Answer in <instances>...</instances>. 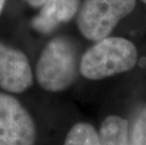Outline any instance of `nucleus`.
<instances>
[{
	"label": "nucleus",
	"instance_id": "7",
	"mask_svg": "<svg viewBox=\"0 0 146 145\" xmlns=\"http://www.w3.org/2000/svg\"><path fill=\"white\" fill-rule=\"evenodd\" d=\"M129 134L127 120L117 115L107 117L99 131L101 145H129Z\"/></svg>",
	"mask_w": 146,
	"mask_h": 145
},
{
	"label": "nucleus",
	"instance_id": "2",
	"mask_svg": "<svg viewBox=\"0 0 146 145\" xmlns=\"http://www.w3.org/2000/svg\"><path fill=\"white\" fill-rule=\"evenodd\" d=\"M76 73V54L72 42L62 37L49 42L37 63L39 85L51 92L64 91L74 83Z\"/></svg>",
	"mask_w": 146,
	"mask_h": 145
},
{
	"label": "nucleus",
	"instance_id": "11",
	"mask_svg": "<svg viewBox=\"0 0 146 145\" xmlns=\"http://www.w3.org/2000/svg\"><path fill=\"white\" fill-rule=\"evenodd\" d=\"M4 2H5V0H0V12H1V11H2L3 5H4Z\"/></svg>",
	"mask_w": 146,
	"mask_h": 145
},
{
	"label": "nucleus",
	"instance_id": "3",
	"mask_svg": "<svg viewBox=\"0 0 146 145\" xmlns=\"http://www.w3.org/2000/svg\"><path fill=\"white\" fill-rule=\"evenodd\" d=\"M136 0H85L77 16L79 31L90 41L99 42L133 11Z\"/></svg>",
	"mask_w": 146,
	"mask_h": 145
},
{
	"label": "nucleus",
	"instance_id": "12",
	"mask_svg": "<svg viewBox=\"0 0 146 145\" xmlns=\"http://www.w3.org/2000/svg\"><path fill=\"white\" fill-rule=\"evenodd\" d=\"M141 1H142V2L145 3V4H146V0H141Z\"/></svg>",
	"mask_w": 146,
	"mask_h": 145
},
{
	"label": "nucleus",
	"instance_id": "8",
	"mask_svg": "<svg viewBox=\"0 0 146 145\" xmlns=\"http://www.w3.org/2000/svg\"><path fill=\"white\" fill-rule=\"evenodd\" d=\"M64 145H101L99 133L90 123H76L65 138Z\"/></svg>",
	"mask_w": 146,
	"mask_h": 145
},
{
	"label": "nucleus",
	"instance_id": "4",
	"mask_svg": "<svg viewBox=\"0 0 146 145\" xmlns=\"http://www.w3.org/2000/svg\"><path fill=\"white\" fill-rule=\"evenodd\" d=\"M35 123L16 98L0 92V145H34Z\"/></svg>",
	"mask_w": 146,
	"mask_h": 145
},
{
	"label": "nucleus",
	"instance_id": "10",
	"mask_svg": "<svg viewBox=\"0 0 146 145\" xmlns=\"http://www.w3.org/2000/svg\"><path fill=\"white\" fill-rule=\"evenodd\" d=\"M27 1L31 6H34V7H40V6L44 5L47 0H27Z\"/></svg>",
	"mask_w": 146,
	"mask_h": 145
},
{
	"label": "nucleus",
	"instance_id": "1",
	"mask_svg": "<svg viewBox=\"0 0 146 145\" xmlns=\"http://www.w3.org/2000/svg\"><path fill=\"white\" fill-rule=\"evenodd\" d=\"M138 61V50L129 40L108 37L89 48L81 58L79 71L90 80H100L125 73Z\"/></svg>",
	"mask_w": 146,
	"mask_h": 145
},
{
	"label": "nucleus",
	"instance_id": "6",
	"mask_svg": "<svg viewBox=\"0 0 146 145\" xmlns=\"http://www.w3.org/2000/svg\"><path fill=\"white\" fill-rule=\"evenodd\" d=\"M80 0H47L32 26L42 33H49L61 23L68 22L79 10Z\"/></svg>",
	"mask_w": 146,
	"mask_h": 145
},
{
	"label": "nucleus",
	"instance_id": "5",
	"mask_svg": "<svg viewBox=\"0 0 146 145\" xmlns=\"http://www.w3.org/2000/svg\"><path fill=\"white\" fill-rule=\"evenodd\" d=\"M32 71L23 52L0 44V88L21 93L32 85Z\"/></svg>",
	"mask_w": 146,
	"mask_h": 145
},
{
	"label": "nucleus",
	"instance_id": "9",
	"mask_svg": "<svg viewBox=\"0 0 146 145\" xmlns=\"http://www.w3.org/2000/svg\"><path fill=\"white\" fill-rule=\"evenodd\" d=\"M129 145H146V105L135 116L129 134Z\"/></svg>",
	"mask_w": 146,
	"mask_h": 145
}]
</instances>
